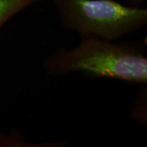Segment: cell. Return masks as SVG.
<instances>
[{
	"label": "cell",
	"instance_id": "277c9868",
	"mask_svg": "<svg viewBox=\"0 0 147 147\" xmlns=\"http://www.w3.org/2000/svg\"><path fill=\"white\" fill-rule=\"evenodd\" d=\"M137 1H146V0H137Z\"/></svg>",
	"mask_w": 147,
	"mask_h": 147
},
{
	"label": "cell",
	"instance_id": "3957f363",
	"mask_svg": "<svg viewBox=\"0 0 147 147\" xmlns=\"http://www.w3.org/2000/svg\"><path fill=\"white\" fill-rule=\"evenodd\" d=\"M39 0H0V30L11 17Z\"/></svg>",
	"mask_w": 147,
	"mask_h": 147
},
{
	"label": "cell",
	"instance_id": "7a4b0ae2",
	"mask_svg": "<svg viewBox=\"0 0 147 147\" xmlns=\"http://www.w3.org/2000/svg\"><path fill=\"white\" fill-rule=\"evenodd\" d=\"M65 27L81 37L115 41L147 23L146 8L128 7L114 0H53Z\"/></svg>",
	"mask_w": 147,
	"mask_h": 147
},
{
	"label": "cell",
	"instance_id": "6da1fadb",
	"mask_svg": "<svg viewBox=\"0 0 147 147\" xmlns=\"http://www.w3.org/2000/svg\"><path fill=\"white\" fill-rule=\"evenodd\" d=\"M42 67L54 76L80 72L92 77L147 84V58L141 50L96 37L83 36L72 49H59L44 59Z\"/></svg>",
	"mask_w": 147,
	"mask_h": 147
}]
</instances>
